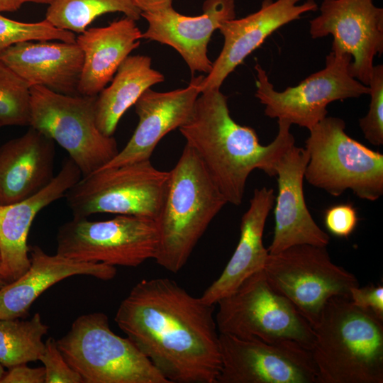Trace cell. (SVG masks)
<instances>
[{
  "instance_id": "2e32d148",
  "label": "cell",
  "mask_w": 383,
  "mask_h": 383,
  "mask_svg": "<svg viewBox=\"0 0 383 383\" xmlns=\"http://www.w3.org/2000/svg\"><path fill=\"white\" fill-rule=\"evenodd\" d=\"M309 155L304 148L293 145L276 165L278 194L274 199V229L269 254L297 245L326 247L330 237L315 222L304 195L305 169Z\"/></svg>"
},
{
  "instance_id": "83f0119b",
  "label": "cell",
  "mask_w": 383,
  "mask_h": 383,
  "mask_svg": "<svg viewBox=\"0 0 383 383\" xmlns=\"http://www.w3.org/2000/svg\"><path fill=\"white\" fill-rule=\"evenodd\" d=\"M30 87L0 57V126H29Z\"/></svg>"
},
{
  "instance_id": "ab89813d",
  "label": "cell",
  "mask_w": 383,
  "mask_h": 383,
  "mask_svg": "<svg viewBox=\"0 0 383 383\" xmlns=\"http://www.w3.org/2000/svg\"><path fill=\"white\" fill-rule=\"evenodd\" d=\"M0 128H1V126H0Z\"/></svg>"
},
{
  "instance_id": "277c9868",
  "label": "cell",
  "mask_w": 383,
  "mask_h": 383,
  "mask_svg": "<svg viewBox=\"0 0 383 383\" xmlns=\"http://www.w3.org/2000/svg\"><path fill=\"white\" fill-rule=\"evenodd\" d=\"M226 199L204 165L187 144L169 171L165 194L156 223L159 242L155 262L178 272Z\"/></svg>"
},
{
  "instance_id": "44dd1931",
  "label": "cell",
  "mask_w": 383,
  "mask_h": 383,
  "mask_svg": "<svg viewBox=\"0 0 383 383\" xmlns=\"http://www.w3.org/2000/svg\"><path fill=\"white\" fill-rule=\"evenodd\" d=\"M30 266L18 279L0 289V319L27 316L37 298L58 282L74 275L110 280L116 268L104 263L76 260L56 253L49 255L38 245L29 248Z\"/></svg>"
},
{
  "instance_id": "8992f818",
  "label": "cell",
  "mask_w": 383,
  "mask_h": 383,
  "mask_svg": "<svg viewBox=\"0 0 383 383\" xmlns=\"http://www.w3.org/2000/svg\"><path fill=\"white\" fill-rule=\"evenodd\" d=\"M57 344L83 383H170L128 338L111 330L104 313L77 318Z\"/></svg>"
},
{
  "instance_id": "d590c367",
  "label": "cell",
  "mask_w": 383,
  "mask_h": 383,
  "mask_svg": "<svg viewBox=\"0 0 383 383\" xmlns=\"http://www.w3.org/2000/svg\"><path fill=\"white\" fill-rule=\"evenodd\" d=\"M23 4L22 0H0V13L16 11Z\"/></svg>"
},
{
  "instance_id": "9a60e30c",
  "label": "cell",
  "mask_w": 383,
  "mask_h": 383,
  "mask_svg": "<svg viewBox=\"0 0 383 383\" xmlns=\"http://www.w3.org/2000/svg\"><path fill=\"white\" fill-rule=\"evenodd\" d=\"M263 0L260 9L247 16L224 22L218 30L224 38L223 48L204 77L200 92L220 89L226 77L275 30L306 13L316 11L314 0Z\"/></svg>"
},
{
  "instance_id": "484cf974",
  "label": "cell",
  "mask_w": 383,
  "mask_h": 383,
  "mask_svg": "<svg viewBox=\"0 0 383 383\" xmlns=\"http://www.w3.org/2000/svg\"><path fill=\"white\" fill-rule=\"evenodd\" d=\"M112 12L135 21L142 13L132 0H52L45 19L57 28L82 33L98 16Z\"/></svg>"
},
{
  "instance_id": "4dcf8cb0",
  "label": "cell",
  "mask_w": 383,
  "mask_h": 383,
  "mask_svg": "<svg viewBox=\"0 0 383 383\" xmlns=\"http://www.w3.org/2000/svg\"><path fill=\"white\" fill-rule=\"evenodd\" d=\"M39 360L44 365L45 383H83L81 376L66 361L55 338L50 337L45 342Z\"/></svg>"
},
{
  "instance_id": "1f68e13d",
  "label": "cell",
  "mask_w": 383,
  "mask_h": 383,
  "mask_svg": "<svg viewBox=\"0 0 383 383\" xmlns=\"http://www.w3.org/2000/svg\"><path fill=\"white\" fill-rule=\"evenodd\" d=\"M324 224L328 231L338 238H348L356 228L358 216L351 204H340L324 211Z\"/></svg>"
},
{
  "instance_id": "6da1fadb",
  "label": "cell",
  "mask_w": 383,
  "mask_h": 383,
  "mask_svg": "<svg viewBox=\"0 0 383 383\" xmlns=\"http://www.w3.org/2000/svg\"><path fill=\"white\" fill-rule=\"evenodd\" d=\"M214 305L167 277L143 279L115 321L170 383H216L221 369Z\"/></svg>"
},
{
  "instance_id": "4316f807",
  "label": "cell",
  "mask_w": 383,
  "mask_h": 383,
  "mask_svg": "<svg viewBox=\"0 0 383 383\" xmlns=\"http://www.w3.org/2000/svg\"><path fill=\"white\" fill-rule=\"evenodd\" d=\"M49 327L39 313L30 320L0 319V364L8 369L39 360Z\"/></svg>"
},
{
  "instance_id": "ba28073f",
  "label": "cell",
  "mask_w": 383,
  "mask_h": 383,
  "mask_svg": "<svg viewBox=\"0 0 383 383\" xmlns=\"http://www.w3.org/2000/svg\"><path fill=\"white\" fill-rule=\"evenodd\" d=\"M29 126L57 143L87 176L119 152L113 136L104 135L96 119V96L65 95L44 87H30Z\"/></svg>"
},
{
  "instance_id": "d6a6232c",
  "label": "cell",
  "mask_w": 383,
  "mask_h": 383,
  "mask_svg": "<svg viewBox=\"0 0 383 383\" xmlns=\"http://www.w3.org/2000/svg\"><path fill=\"white\" fill-rule=\"evenodd\" d=\"M351 302L365 310L372 311L383 321V287L382 284H371L365 287H353L350 289Z\"/></svg>"
},
{
  "instance_id": "7402d4cb",
  "label": "cell",
  "mask_w": 383,
  "mask_h": 383,
  "mask_svg": "<svg viewBox=\"0 0 383 383\" xmlns=\"http://www.w3.org/2000/svg\"><path fill=\"white\" fill-rule=\"evenodd\" d=\"M55 142L30 126L0 147V205L26 199L55 177Z\"/></svg>"
},
{
  "instance_id": "cb8c5ba5",
  "label": "cell",
  "mask_w": 383,
  "mask_h": 383,
  "mask_svg": "<svg viewBox=\"0 0 383 383\" xmlns=\"http://www.w3.org/2000/svg\"><path fill=\"white\" fill-rule=\"evenodd\" d=\"M142 33L135 21L125 16L109 26L91 28L76 38L84 61L79 94L95 96L112 80L118 68L140 45Z\"/></svg>"
},
{
  "instance_id": "8fae6325",
  "label": "cell",
  "mask_w": 383,
  "mask_h": 383,
  "mask_svg": "<svg viewBox=\"0 0 383 383\" xmlns=\"http://www.w3.org/2000/svg\"><path fill=\"white\" fill-rule=\"evenodd\" d=\"M158 242L157 223L150 218L117 215L94 221L73 217L58 228L56 253L82 262L136 267L155 259Z\"/></svg>"
},
{
  "instance_id": "52a82bcc",
  "label": "cell",
  "mask_w": 383,
  "mask_h": 383,
  "mask_svg": "<svg viewBox=\"0 0 383 383\" xmlns=\"http://www.w3.org/2000/svg\"><path fill=\"white\" fill-rule=\"evenodd\" d=\"M220 333L267 343L293 341L311 349L312 326L286 297L269 284L263 269L216 303Z\"/></svg>"
},
{
  "instance_id": "d4e9b609",
  "label": "cell",
  "mask_w": 383,
  "mask_h": 383,
  "mask_svg": "<svg viewBox=\"0 0 383 383\" xmlns=\"http://www.w3.org/2000/svg\"><path fill=\"white\" fill-rule=\"evenodd\" d=\"M164 79V75L152 67L150 57L128 55L118 68L111 84L96 96V119L100 131L113 136L126 111L145 91Z\"/></svg>"
},
{
  "instance_id": "f546056e",
  "label": "cell",
  "mask_w": 383,
  "mask_h": 383,
  "mask_svg": "<svg viewBox=\"0 0 383 383\" xmlns=\"http://www.w3.org/2000/svg\"><path fill=\"white\" fill-rule=\"evenodd\" d=\"M370 103L367 113L359 120V126L372 145H383V65H374L368 84Z\"/></svg>"
},
{
  "instance_id": "3957f363",
  "label": "cell",
  "mask_w": 383,
  "mask_h": 383,
  "mask_svg": "<svg viewBox=\"0 0 383 383\" xmlns=\"http://www.w3.org/2000/svg\"><path fill=\"white\" fill-rule=\"evenodd\" d=\"M313 330L317 383L383 382V321L372 311L333 296Z\"/></svg>"
},
{
  "instance_id": "603a6c76",
  "label": "cell",
  "mask_w": 383,
  "mask_h": 383,
  "mask_svg": "<svg viewBox=\"0 0 383 383\" xmlns=\"http://www.w3.org/2000/svg\"><path fill=\"white\" fill-rule=\"evenodd\" d=\"M274 199L272 189L264 187L254 190L249 208L241 218L238 243L221 275L200 296L204 302L216 304L248 277L263 269L269 255L263 245V233Z\"/></svg>"
},
{
  "instance_id": "d6986e66",
  "label": "cell",
  "mask_w": 383,
  "mask_h": 383,
  "mask_svg": "<svg viewBox=\"0 0 383 383\" xmlns=\"http://www.w3.org/2000/svg\"><path fill=\"white\" fill-rule=\"evenodd\" d=\"M82 177L77 165L70 158L52 182L38 194L21 201L0 205V255L1 272L7 284L21 276L30 266L27 240L38 213L62 198Z\"/></svg>"
},
{
  "instance_id": "4fadbf2b",
  "label": "cell",
  "mask_w": 383,
  "mask_h": 383,
  "mask_svg": "<svg viewBox=\"0 0 383 383\" xmlns=\"http://www.w3.org/2000/svg\"><path fill=\"white\" fill-rule=\"evenodd\" d=\"M216 383H317L311 351L293 341L267 343L219 333Z\"/></svg>"
},
{
  "instance_id": "f35d334b",
  "label": "cell",
  "mask_w": 383,
  "mask_h": 383,
  "mask_svg": "<svg viewBox=\"0 0 383 383\" xmlns=\"http://www.w3.org/2000/svg\"><path fill=\"white\" fill-rule=\"evenodd\" d=\"M5 372L6 371L4 370V367L0 364V381Z\"/></svg>"
},
{
  "instance_id": "5bb4252c",
  "label": "cell",
  "mask_w": 383,
  "mask_h": 383,
  "mask_svg": "<svg viewBox=\"0 0 383 383\" xmlns=\"http://www.w3.org/2000/svg\"><path fill=\"white\" fill-rule=\"evenodd\" d=\"M310 21L312 38L331 35V50L350 54L353 77L368 86L374 59L383 52V9L372 0H323Z\"/></svg>"
},
{
  "instance_id": "836d02e7",
  "label": "cell",
  "mask_w": 383,
  "mask_h": 383,
  "mask_svg": "<svg viewBox=\"0 0 383 383\" xmlns=\"http://www.w3.org/2000/svg\"><path fill=\"white\" fill-rule=\"evenodd\" d=\"M45 380L44 367L32 368L27 364H21L9 368L0 383H45Z\"/></svg>"
},
{
  "instance_id": "5b68a950",
  "label": "cell",
  "mask_w": 383,
  "mask_h": 383,
  "mask_svg": "<svg viewBox=\"0 0 383 383\" xmlns=\"http://www.w3.org/2000/svg\"><path fill=\"white\" fill-rule=\"evenodd\" d=\"M345 130V121L333 116L325 117L309 130L304 178L334 196L350 189L360 199L376 201L383 194V155L350 138Z\"/></svg>"
},
{
  "instance_id": "e0dca14e",
  "label": "cell",
  "mask_w": 383,
  "mask_h": 383,
  "mask_svg": "<svg viewBox=\"0 0 383 383\" xmlns=\"http://www.w3.org/2000/svg\"><path fill=\"white\" fill-rule=\"evenodd\" d=\"M235 0H205L202 13L184 16L173 7L150 13H142L148 23L142 38L167 45L182 57L192 74L196 72L209 74L212 62L207 48L213 33L226 21L235 18Z\"/></svg>"
},
{
  "instance_id": "8d00e7d4",
  "label": "cell",
  "mask_w": 383,
  "mask_h": 383,
  "mask_svg": "<svg viewBox=\"0 0 383 383\" xmlns=\"http://www.w3.org/2000/svg\"><path fill=\"white\" fill-rule=\"evenodd\" d=\"M23 3L32 2L36 4H49L52 0H22Z\"/></svg>"
},
{
  "instance_id": "30bf717a",
  "label": "cell",
  "mask_w": 383,
  "mask_h": 383,
  "mask_svg": "<svg viewBox=\"0 0 383 383\" xmlns=\"http://www.w3.org/2000/svg\"><path fill=\"white\" fill-rule=\"evenodd\" d=\"M270 287L286 297L313 326L333 296L350 298L357 277L333 263L326 247L297 245L269 254L263 267Z\"/></svg>"
},
{
  "instance_id": "f1b7e54d",
  "label": "cell",
  "mask_w": 383,
  "mask_h": 383,
  "mask_svg": "<svg viewBox=\"0 0 383 383\" xmlns=\"http://www.w3.org/2000/svg\"><path fill=\"white\" fill-rule=\"evenodd\" d=\"M76 35L55 27L46 19L25 23L6 18L0 13V52L24 41L59 40L75 43Z\"/></svg>"
},
{
  "instance_id": "7c38bea8",
  "label": "cell",
  "mask_w": 383,
  "mask_h": 383,
  "mask_svg": "<svg viewBox=\"0 0 383 383\" xmlns=\"http://www.w3.org/2000/svg\"><path fill=\"white\" fill-rule=\"evenodd\" d=\"M351 61L350 54L331 50L323 69L283 91L274 89L266 71L257 62L255 96L264 105L267 116L309 131L327 116L330 103L369 94V87L351 76Z\"/></svg>"
},
{
  "instance_id": "74e56055",
  "label": "cell",
  "mask_w": 383,
  "mask_h": 383,
  "mask_svg": "<svg viewBox=\"0 0 383 383\" xmlns=\"http://www.w3.org/2000/svg\"><path fill=\"white\" fill-rule=\"evenodd\" d=\"M6 284H7V283L6 282L1 272V255H0V289L3 287L4 286H5Z\"/></svg>"
},
{
  "instance_id": "ac0fdd59",
  "label": "cell",
  "mask_w": 383,
  "mask_h": 383,
  "mask_svg": "<svg viewBox=\"0 0 383 383\" xmlns=\"http://www.w3.org/2000/svg\"><path fill=\"white\" fill-rule=\"evenodd\" d=\"M204 77H193L182 89L145 91L134 104L138 123L133 134L123 150L99 170L150 160L161 139L189 118Z\"/></svg>"
},
{
  "instance_id": "7a4b0ae2",
  "label": "cell",
  "mask_w": 383,
  "mask_h": 383,
  "mask_svg": "<svg viewBox=\"0 0 383 383\" xmlns=\"http://www.w3.org/2000/svg\"><path fill=\"white\" fill-rule=\"evenodd\" d=\"M277 123L275 138L261 145L253 128L233 119L226 96L214 89L199 94L189 118L179 130L227 202L238 206L250 174L258 169L275 176L278 160L295 144L292 124L283 119Z\"/></svg>"
},
{
  "instance_id": "e575fe53",
  "label": "cell",
  "mask_w": 383,
  "mask_h": 383,
  "mask_svg": "<svg viewBox=\"0 0 383 383\" xmlns=\"http://www.w3.org/2000/svg\"><path fill=\"white\" fill-rule=\"evenodd\" d=\"M173 0H132L142 13L157 12L172 6Z\"/></svg>"
},
{
  "instance_id": "9c48e42d",
  "label": "cell",
  "mask_w": 383,
  "mask_h": 383,
  "mask_svg": "<svg viewBox=\"0 0 383 383\" xmlns=\"http://www.w3.org/2000/svg\"><path fill=\"white\" fill-rule=\"evenodd\" d=\"M169 172L150 160L101 169L82 177L65 194L73 217L110 213L156 221L164 199Z\"/></svg>"
},
{
  "instance_id": "ffe728a7",
  "label": "cell",
  "mask_w": 383,
  "mask_h": 383,
  "mask_svg": "<svg viewBox=\"0 0 383 383\" xmlns=\"http://www.w3.org/2000/svg\"><path fill=\"white\" fill-rule=\"evenodd\" d=\"M0 57L29 87L40 86L62 94H79L84 55L76 42H21L0 52Z\"/></svg>"
}]
</instances>
